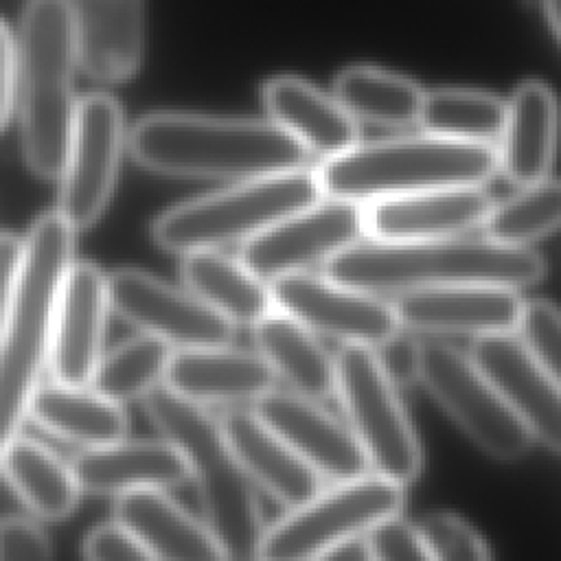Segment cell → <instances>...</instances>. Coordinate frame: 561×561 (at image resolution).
Instances as JSON below:
<instances>
[{
    "label": "cell",
    "instance_id": "1",
    "mask_svg": "<svg viewBox=\"0 0 561 561\" xmlns=\"http://www.w3.org/2000/svg\"><path fill=\"white\" fill-rule=\"evenodd\" d=\"M136 164L178 178L250 180L305 167L309 153L272 121L153 112L134 123Z\"/></svg>",
    "mask_w": 561,
    "mask_h": 561
},
{
    "label": "cell",
    "instance_id": "2",
    "mask_svg": "<svg viewBox=\"0 0 561 561\" xmlns=\"http://www.w3.org/2000/svg\"><path fill=\"white\" fill-rule=\"evenodd\" d=\"M324 276L370 294L456 283H493L526 287L546 276V259L528 245H504L491 239L430 241H355L331 256Z\"/></svg>",
    "mask_w": 561,
    "mask_h": 561
},
{
    "label": "cell",
    "instance_id": "3",
    "mask_svg": "<svg viewBox=\"0 0 561 561\" xmlns=\"http://www.w3.org/2000/svg\"><path fill=\"white\" fill-rule=\"evenodd\" d=\"M72 250L75 230L57 210L37 217L24 237L18 287L0 324V456L20 432L48 364L55 302Z\"/></svg>",
    "mask_w": 561,
    "mask_h": 561
},
{
    "label": "cell",
    "instance_id": "4",
    "mask_svg": "<svg viewBox=\"0 0 561 561\" xmlns=\"http://www.w3.org/2000/svg\"><path fill=\"white\" fill-rule=\"evenodd\" d=\"M151 423L173 443L195 482L204 524L224 552V559H256L263 522L254 484L241 469L219 419L206 405L193 403L156 386L142 397Z\"/></svg>",
    "mask_w": 561,
    "mask_h": 561
},
{
    "label": "cell",
    "instance_id": "5",
    "mask_svg": "<svg viewBox=\"0 0 561 561\" xmlns=\"http://www.w3.org/2000/svg\"><path fill=\"white\" fill-rule=\"evenodd\" d=\"M22 151L37 178L59 175L75 116L77 68L68 0H28L15 39Z\"/></svg>",
    "mask_w": 561,
    "mask_h": 561
},
{
    "label": "cell",
    "instance_id": "6",
    "mask_svg": "<svg viewBox=\"0 0 561 561\" xmlns=\"http://www.w3.org/2000/svg\"><path fill=\"white\" fill-rule=\"evenodd\" d=\"M497 171L493 145L434 134L357 142L313 169L320 193L353 202L445 186H482Z\"/></svg>",
    "mask_w": 561,
    "mask_h": 561
},
{
    "label": "cell",
    "instance_id": "7",
    "mask_svg": "<svg viewBox=\"0 0 561 561\" xmlns=\"http://www.w3.org/2000/svg\"><path fill=\"white\" fill-rule=\"evenodd\" d=\"M322 197L313 169L237 180L210 195L171 206L151 224L153 241L169 252L221 250L243 243L276 219Z\"/></svg>",
    "mask_w": 561,
    "mask_h": 561
},
{
    "label": "cell",
    "instance_id": "8",
    "mask_svg": "<svg viewBox=\"0 0 561 561\" xmlns=\"http://www.w3.org/2000/svg\"><path fill=\"white\" fill-rule=\"evenodd\" d=\"M333 357L335 394L368 469L403 486L416 480L423 449L399 399V388L381 370L375 351L362 344H342Z\"/></svg>",
    "mask_w": 561,
    "mask_h": 561
},
{
    "label": "cell",
    "instance_id": "9",
    "mask_svg": "<svg viewBox=\"0 0 561 561\" xmlns=\"http://www.w3.org/2000/svg\"><path fill=\"white\" fill-rule=\"evenodd\" d=\"M403 502V484L373 471L337 480L265 526L256 559H322L335 543L364 535L375 522L399 513Z\"/></svg>",
    "mask_w": 561,
    "mask_h": 561
},
{
    "label": "cell",
    "instance_id": "10",
    "mask_svg": "<svg viewBox=\"0 0 561 561\" xmlns=\"http://www.w3.org/2000/svg\"><path fill=\"white\" fill-rule=\"evenodd\" d=\"M419 381L486 456L511 462L530 449L533 434L480 373L469 353L438 335L421 337Z\"/></svg>",
    "mask_w": 561,
    "mask_h": 561
},
{
    "label": "cell",
    "instance_id": "11",
    "mask_svg": "<svg viewBox=\"0 0 561 561\" xmlns=\"http://www.w3.org/2000/svg\"><path fill=\"white\" fill-rule=\"evenodd\" d=\"M125 145L123 112L114 96L92 92L77 99L64 167L59 171L57 213L72 230L90 228L105 210Z\"/></svg>",
    "mask_w": 561,
    "mask_h": 561
},
{
    "label": "cell",
    "instance_id": "12",
    "mask_svg": "<svg viewBox=\"0 0 561 561\" xmlns=\"http://www.w3.org/2000/svg\"><path fill=\"white\" fill-rule=\"evenodd\" d=\"M362 237V204L322 195L243 241L239 261L270 283L285 274L324 265Z\"/></svg>",
    "mask_w": 561,
    "mask_h": 561
},
{
    "label": "cell",
    "instance_id": "13",
    "mask_svg": "<svg viewBox=\"0 0 561 561\" xmlns=\"http://www.w3.org/2000/svg\"><path fill=\"white\" fill-rule=\"evenodd\" d=\"M110 311L140 333L173 348L230 344L234 324L188 289H178L142 270H116L105 276Z\"/></svg>",
    "mask_w": 561,
    "mask_h": 561
},
{
    "label": "cell",
    "instance_id": "14",
    "mask_svg": "<svg viewBox=\"0 0 561 561\" xmlns=\"http://www.w3.org/2000/svg\"><path fill=\"white\" fill-rule=\"evenodd\" d=\"M272 305L313 333L375 348L397 329L392 302L311 272H294L270 280Z\"/></svg>",
    "mask_w": 561,
    "mask_h": 561
},
{
    "label": "cell",
    "instance_id": "15",
    "mask_svg": "<svg viewBox=\"0 0 561 561\" xmlns=\"http://www.w3.org/2000/svg\"><path fill=\"white\" fill-rule=\"evenodd\" d=\"M399 327L423 335H491L515 331L522 298L515 287L456 283L394 294Z\"/></svg>",
    "mask_w": 561,
    "mask_h": 561
},
{
    "label": "cell",
    "instance_id": "16",
    "mask_svg": "<svg viewBox=\"0 0 561 561\" xmlns=\"http://www.w3.org/2000/svg\"><path fill=\"white\" fill-rule=\"evenodd\" d=\"M107 313L105 274L90 261H70L50 329L48 368L55 381L90 383L103 353Z\"/></svg>",
    "mask_w": 561,
    "mask_h": 561
},
{
    "label": "cell",
    "instance_id": "17",
    "mask_svg": "<svg viewBox=\"0 0 561 561\" xmlns=\"http://www.w3.org/2000/svg\"><path fill=\"white\" fill-rule=\"evenodd\" d=\"M467 353L533 438L557 454L561 447L559 379L524 348L513 331L473 337Z\"/></svg>",
    "mask_w": 561,
    "mask_h": 561
},
{
    "label": "cell",
    "instance_id": "18",
    "mask_svg": "<svg viewBox=\"0 0 561 561\" xmlns=\"http://www.w3.org/2000/svg\"><path fill=\"white\" fill-rule=\"evenodd\" d=\"M493 199L482 186H445L362 202L364 237L430 241L480 228Z\"/></svg>",
    "mask_w": 561,
    "mask_h": 561
},
{
    "label": "cell",
    "instance_id": "19",
    "mask_svg": "<svg viewBox=\"0 0 561 561\" xmlns=\"http://www.w3.org/2000/svg\"><path fill=\"white\" fill-rule=\"evenodd\" d=\"M256 416L270 425L320 478L351 480L368 473V460L346 423L318 401L287 390H267L254 401Z\"/></svg>",
    "mask_w": 561,
    "mask_h": 561
},
{
    "label": "cell",
    "instance_id": "20",
    "mask_svg": "<svg viewBox=\"0 0 561 561\" xmlns=\"http://www.w3.org/2000/svg\"><path fill=\"white\" fill-rule=\"evenodd\" d=\"M77 66L94 81L129 79L142 59V0H68Z\"/></svg>",
    "mask_w": 561,
    "mask_h": 561
},
{
    "label": "cell",
    "instance_id": "21",
    "mask_svg": "<svg viewBox=\"0 0 561 561\" xmlns=\"http://www.w3.org/2000/svg\"><path fill=\"white\" fill-rule=\"evenodd\" d=\"M162 383L186 401L210 405L254 403L274 388V373L259 353L228 344L173 348Z\"/></svg>",
    "mask_w": 561,
    "mask_h": 561
},
{
    "label": "cell",
    "instance_id": "22",
    "mask_svg": "<svg viewBox=\"0 0 561 561\" xmlns=\"http://www.w3.org/2000/svg\"><path fill=\"white\" fill-rule=\"evenodd\" d=\"M241 469L285 508H294L322 489V478L254 410L232 408L219 416Z\"/></svg>",
    "mask_w": 561,
    "mask_h": 561
},
{
    "label": "cell",
    "instance_id": "23",
    "mask_svg": "<svg viewBox=\"0 0 561 561\" xmlns=\"http://www.w3.org/2000/svg\"><path fill=\"white\" fill-rule=\"evenodd\" d=\"M70 469L81 493H123L134 489H169L188 480L180 449L167 438H118L99 447H83Z\"/></svg>",
    "mask_w": 561,
    "mask_h": 561
},
{
    "label": "cell",
    "instance_id": "24",
    "mask_svg": "<svg viewBox=\"0 0 561 561\" xmlns=\"http://www.w3.org/2000/svg\"><path fill=\"white\" fill-rule=\"evenodd\" d=\"M261 99L270 121L298 140L309 156L327 160L359 142L357 121L333 96L300 77L267 79Z\"/></svg>",
    "mask_w": 561,
    "mask_h": 561
},
{
    "label": "cell",
    "instance_id": "25",
    "mask_svg": "<svg viewBox=\"0 0 561 561\" xmlns=\"http://www.w3.org/2000/svg\"><path fill=\"white\" fill-rule=\"evenodd\" d=\"M114 519L145 548L149 559L221 561L224 552L204 522L186 513L164 489L116 493Z\"/></svg>",
    "mask_w": 561,
    "mask_h": 561
},
{
    "label": "cell",
    "instance_id": "26",
    "mask_svg": "<svg viewBox=\"0 0 561 561\" xmlns=\"http://www.w3.org/2000/svg\"><path fill=\"white\" fill-rule=\"evenodd\" d=\"M557 142V99L548 83L530 79L506 101L502 134L495 142L497 169L515 186L548 178Z\"/></svg>",
    "mask_w": 561,
    "mask_h": 561
},
{
    "label": "cell",
    "instance_id": "27",
    "mask_svg": "<svg viewBox=\"0 0 561 561\" xmlns=\"http://www.w3.org/2000/svg\"><path fill=\"white\" fill-rule=\"evenodd\" d=\"M26 416L44 432L81 447H99L125 438L127 434L123 405L94 390L90 383L39 381L28 401Z\"/></svg>",
    "mask_w": 561,
    "mask_h": 561
},
{
    "label": "cell",
    "instance_id": "28",
    "mask_svg": "<svg viewBox=\"0 0 561 561\" xmlns=\"http://www.w3.org/2000/svg\"><path fill=\"white\" fill-rule=\"evenodd\" d=\"M256 353L291 392L324 401L335 394V357L289 313L272 307L254 324Z\"/></svg>",
    "mask_w": 561,
    "mask_h": 561
},
{
    "label": "cell",
    "instance_id": "29",
    "mask_svg": "<svg viewBox=\"0 0 561 561\" xmlns=\"http://www.w3.org/2000/svg\"><path fill=\"white\" fill-rule=\"evenodd\" d=\"M180 276L191 294L215 309L219 316L237 324H254L270 311V283L248 270L239 256H228L221 250L184 252Z\"/></svg>",
    "mask_w": 561,
    "mask_h": 561
},
{
    "label": "cell",
    "instance_id": "30",
    "mask_svg": "<svg viewBox=\"0 0 561 561\" xmlns=\"http://www.w3.org/2000/svg\"><path fill=\"white\" fill-rule=\"evenodd\" d=\"M0 469L13 484L24 508L44 519L68 517L81 495L70 462H64L48 445L15 434L0 456Z\"/></svg>",
    "mask_w": 561,
    "mask_h": 561
},
{
    "label": "cell",
    "instance_id": "31",
    "mask_svg": "<svg viewBox=\"0 0 561 561\" xmlns=\"http://www.w3.org/2000/svg\"><path fill=\"white\" fill-rule=\"evenodd\" d=\"M423 92L412 79L375 66H348L333 79V99L355 121L392 129L416 123Z\"/></svg>",
    "mask_w": 561,
    "mask_h": 561
},
{
    "label": "cell",
    "instance_id": "32",
    "mask_svg": "<svg viewBox=\"0 0 561 561\" xmlns=\"http://www.w3.org/2000/svg\"><path fill=\"white\" fill-rule=\"evenodd\" d=\"M506 101L469 88H438L423 92L416 123L425 134L460 142L493 145L504 125Z\"/></svg>",
    "mask_w": 561,
    "mask_h": 561
},
{
    "label": "cell",
    "instance_id": "33",
    "mask_svg": "<svg viewBox=\"0 0 561 561\" xmlns=\"http://www.w3.org/2000/svg\"><path fill=\"white\" fill-rule=\"evenodd\" d=\"M171 353L173 346L164 340L140 333L101 353L90 386L118 403L142 399L162 383Z\"/></svg>",
    "mask_w": 561,
    "mask_h": 561
},
{
    "label": "cell",
    "instance_id": "34",
    "mask_svg": "<svg viewBox=\"0 0 561 561\" xmlns=\"http://www.w3.org/2000/svg\"><path fill=\"white\" fill-rule=\"evenodd\" d=\"M561 191L557 180L543 178L519 186L515 195L491 204L480 228L484 239L504 245H528L559 226Z\"/></svg>",
    "mask_w": 561,
    "mask_h": 561
},
{
    "label": "cell",
    "instance_id": "35",
    "mask_svg": "<svg viewBox=\"0 0 561 561\" xmlns=\"http://www.w3.org/2000/svg\"><path fill=\"white\" fill-rule=\"evenodd\" d=\"M430 561H484L491 557L478 530L454 513H427L416 524Z\"/></svg>",
    "mask_w": 561,
    "mask_h": 561
},
{
    "label": "cell",
    "instance_id": "36",
    "mask_svg": "<svg viewBox=\"0 0 561 561\" xmlns=\"http://www.w3.org/2000/svg\"><path fill=\"white\" fill-rule=\"evenodd\" d=\"M524 348L552 375L559 379L561 368V322L559 309L552 300L533 298L522 300L515 331Z\"/></svg>",
    "mask_w": 561,
    "mask_h": 561
},
{
    "label": "cell",
    "instance_id": "37",
    "mask_svg": "<svg viewBox=\"0 0 561 561\" xmlns=\"http://www.w3.org/2000/svg\"><path fill=\"white\" fill-rule=\"evenodd\" d=\"M362 537L373 561H430L416 526L399 513L375 522Z\"/></svg>",
    "mask_w": 561,
    "mask_h": 561
},
{
    "label": "cell",
    "instance_id": "38",
    "mask_svg": "<svg viewBox=\"0 0 561 561\" xmlns=\"http://www.w3.org/2000/svg\"><path fill=\"white\" fill-rule=\"evenodd\" d=\"M377 362L386 377L397 386H414L421 375V337L399 327L375 348Z\"/></svg>",
    "mask_w": 561,
    "mask_h": 561
},
{
    "label": "cell",
    "instance_id": "39",
    "mask_svg": "<svg viewBox=\"0 0 561 561\" xmlns=\"http://www.w3.org/2000/svg\"><path fill=\"white\" fill-rule=\"evenodd\" d=\"M53 554L48 535L24 515L0 519V561H42Z\"/></svg>",
    "mask_w": 561,
    "mask_h": 561
},
{
    "label": "cell",
    "instance_id": "40",
    "mask_svg": "<svg viewBox=\"0 0 561 561\" xmlns=\"http://www.w3.org/2000/svg\"><path fill=\"white\" fill-rule=\"evenodd\" d=\"M81 554L92 561H145V559H149L145 548L116 519L92 528L81 543Z\"/></svg>",
    "mask_w": 561,
    "mask_h": 561
},
{
    "label": "cell",
    "instance_id": "41",
    "mask_svg": "<svg viewBox=\"0 0 561 561\" xmlns=\"http://www.w3.org/2000/svg\"><path fill=\"white\" fill-rule=\"evenodd\" d=\"M15 83H18L15 37L9 31V26L0 20V131L9 123L15 107Z\"/></svg>",
    "mask_w": 561,
    "mask_h": 561
},
{
    "label": "cell",
    "instance_id": "42",
    "mask_svg": "<svg viewBox=\"0 0 561 561\" xmlns=\"http://www.w3.org/2000/svg\"><path fill=\"white\" fill-rule=\"evenodd\" d=\"M22 252H24V239L11 232H0V324L4 320V313L18 287Z\"/></svg>",
    "mask_w": 561,
    "mask_h": 561
},
{
    "label": "cell",
    "instance_id": "43",
    "mask_svg": "<svg viewBox=\"0 0 561 561\" xmlns=\"http://www.w3.org/2000/svg\"><path fill=\"white\" fill-rule=\"evenodd\" d=\"M322 559H333V561H368V550H366V543H364V537L357 535V537H351V539H344L340 543H335L333 548H329Z\"/></svg>",
    "mask_w": 561,
    "mask_h": 561
},
{
    "label": "cell",
    "instance_id": "44",
    "mask_svg": "<svg viewBox=\"0 0 561 561\" xmlns=\"http://www.w3.org/2000/svg\"><path fill=\"white\" fill-rule=\"evenodd\" d=\"M24 504L18 497L13 484L9 482V478L4 476V471L0 469V519L13 517V515H22Z\"/></svg>",
    "mask_w": 561,
    "mask_h": 561
},
{
    "label": "cell",
    "instance_id": "45",
    "mask_svg": "<svg viewBox=\"0 0 561 561\" xmlns=\"http://www.w3.org/2000/svg\"><path fill=\"white\" fill-rule=\"evenodd\" d=\"M541 13H543V20L548 22V28H550L552 37L559 39V28H561L559 0H541Z\"/></svg>",
    "mask_w": 561,
    "mask_h": 561
}]
</instances>
